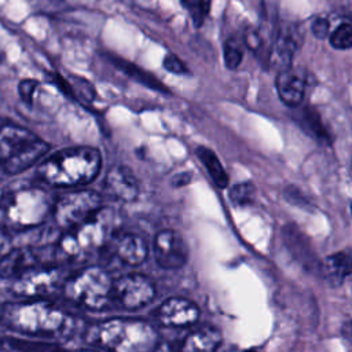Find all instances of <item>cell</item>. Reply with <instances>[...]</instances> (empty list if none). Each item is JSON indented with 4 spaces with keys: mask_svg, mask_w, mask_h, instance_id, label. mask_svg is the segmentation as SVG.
<instances>
[{
    "mask_svg": "<svg viewBox=\"0 0 352 352\" xmlns=\"http://www.w3.org/2000/svg\"><path fill=\"white\" fill-rule=\"evenodd\" d=\"M113 282L102 267H85L70 276L63 286L65 297L85 309L100 311L111 300Z\"/></svg>",
    "mask_w": 352,
    "mask_h": 352,
    "instance_id": "52a82bcc",
    "label": "cell"
},
{
    "mask_svg": "<svg viewBox=\"0 0 352 352\" xmlns=\"http://www.w3.org/2000/svg\"><path fill=\"white\" fill-rule=\"evenodd\" d=\"M323 267L333 280L341 282L352 274V250H341L327 256Z\"/></svg>",
    "mask_w": 352,
    "mask_h": 352,
    "instance_id": "ffe728a7",
    "label": "cell"
},
{
    "mask_svg": "<svg viewBox=\"0 0 352 352\" xmlns=\"http://www.w3.org/2000/svg\"><path fill=\"white\" fill-rule=\"evenodd\" d=\"M102 165L100 153L94 147H70L45 158L37 173L54 187H76L92 182Z\"/></svg>",
    "mask_w": 352,
    "mask_h": 352,
    "instance_id": "3957f363",
    "label": "cell"
},
{
    "mask_svg": "<svg viewBox=\"0 0 352 352\" xmlns=\"http://www.w3.org/2000/svg\"><path fill=\"white\" fill-rule=\"evenodd\" d=\"M76 318L45 300L3 304L1 323L12 331L43 340H67L76 331Z\"/></svg>",
    "mask_w": 352,
    "mask_h": 352,
    "instance_id": "6da1fadb",
    "label": "cell"
},
{
    "mask_svg": "<svg viewBox=\"0 0 352 352\" xmlns=\"http://www.w3.org/2000/svg\"><path fill=\"white\" fill-rule=\"evenodd\" d=\"M192 179V175L190 172H182V173H177L173 176L172 179V184L175 187H183L186 184H188Z\"/></svg>",
    "mask_w": 352,
    "mask_h": 352,
    "instance_id": "1f68e13d",
    "label": "cell"
},
{
    "mask_svg": "<svg viewBox=\"0 0 352 352\" xmlns=\"http://www.w3.org/2000/svg\"><path fill=\"white\" fill-rule=\"evenodd\" d=\"M0 352H7V349H6V344H3V342H0Z\"/></svg>",
    "mask_w": 352,
    "mask_h": 352,
    "instance_id": "e575fe53",
    "label": "cell"
},
{
    "mask_svg": "<svg viewBox=\"0 0 352 352\" xmlns=\"http://www.w3.org/2000/svg\"><path fill=\"white\" fill-rule=\"evenodd\" d=\"M330 45L336 50L344 51L352 48V25L348 22L340 23L329 36Z\"/></svg>",
    "mask_w": 352,
    "mask_h": 352,
    "instance_id": "cb8c5ba5",
    "label": "cell"
},
{
    "mask_svg": "<svg viewBox=\"0 0 352 352\" xmlns=\"http://www.w3.org/2000/svg\"><path fill=\"white\" fill-rule=\"evenodd\" d=\"M164 67L170 72V73H175V74H187L188 73V69L187 66L184 65V62L176 56L175 54H168L165 58H164V62H162Z\"/></svg>",
    "mask_w": 352,
    "mask_h": 352,
    "instance_id": "4316f807",
    "label": "cell"
},
{
    "mask_svg": "<svg viewBox=\"0 0 352 352\" xmlns=\"http://www.w3.org/2000/svg\"><path fill=\"white\" fill-rule=\"evenodd\" d=\"M184 10L188 12L195 28H199L209 15L212 0H180Z\"/></svg>",
    "mask_w": 352,
    "mask_h": 352,
    "instance_id": "603a6c76",
    "label": "cell"
},
{
    "mask_svg": "<svg viewBox=\"0 0 352 352\" xmlns=\"http://www.w3.org/2000/svg\"><path fill=\"white\" fill-rule=\"evenodd\" d=\"M198 316L199 309L197 304L182 297H170L165 300L157 311L160 323L168 327L190 326L197 322Z\"/></svg>",
    "mask_w": 352,
    "mask_h": 352,
    "instance_id": "5bb4252c",
    "label": "cell"
},
{
    "mask_svg": "<svg viewBox=\"0 0 352 352\" xmlns=\"http://www.w3.org/2000/svg\"><path fill=\"white\" fill-rule=\"evenodd\" d=\"M54 197L40 187H22L0 197V227L26 231L41 226L52 213Z\"/></svg>",
    "mask_w": 352,
    "mask_h": 352,
    "instance_id": "5b68a950",
    "label": "cell"
},
{
    "mask_svg": "<svg viewBox=\"0 0 352 352\" xmlns=\"http://www.w3.org/2000/svg\"><path fill=\"white\" fill-rule=\"evenodd\" d=\"M342 334H344L348 340H352V320L344 324V327H342Z\"/></svg>",
    "mask_w": 352,
    "mask_h": 352,
    "instance_id": "d6a6232c",
    "label": "cell"
},
{
    "mask_svg": "<svg viewBox=\"0 0 352 352\" xmlns=\"http://www.w3.org/2000/svg\"><path fill=\"white\" fill-rule=\"evenodd\" d=\"M351 212H352V204H351Z\"/></svg>",
    "mask_w": 352,
    "mask_h": 352,
    "instance_id": "f35d334b",
    "label": "cell"
},
{
    "mask_svg": "<svg viewBox=\"0 0 352 352\" xmlns=\"http://www.w3.org/2000/svg\"><path fill=\"white\" fill-rule=\"evenodd\" d=\"M223 56H224V65L227 69L234 70V69L239 67V65L242 63V59H243V52L235 38L230 37L224 41Z\"/></svg>",
    "mask_w": 352,
    "mask_h": 352,
    "instance_id": "484cf974",
    "label": "cell"
},
{
    "mask_svg": "<svg viewBox=\"0 0 352 352\" xmlns=\"http://www.w3.org/2000/svg\"><path fill=\"white\" fill-rule=\"evenodd\" d=\"M40 256L33 248H14L0 257V278L15 279L23 272L38 267Z\"/></svg>",
    "mask_w": 352,
    "mask_h": 352,
    "instance_id": "2e32d148",
    "label": "cell"
},
{
    "mask_svg": "<svg viewBox=\"0 0 352 352\" xmlns=\"http://www.w3.org/2000/svg\"><path fill=\"white\" fill-rule=\"evenodd\" d=\"M301 124L304 128L318 140L322 143H330L331 136L327 132L324 124L322 122V118L319 113L312 107H305L301 110Z\"/></svg>",
    "mask_w": 352,
    "mask_h": 352,
    "instance_id": "44dd1931",
    "label": "cell"
},
{
    "mask_svg": "<svg viewBox=\"0 0 352 352\" xmlns=\"http://www.w3.org/2000/svg\"><path fill=\"white\" fill-rule=\"evenodd\" d=\"M275 87L280 100L286 106L297 107L304 100L307 78L302 72L289 67L278 73L275 78Z\"/></svg>",
    "mask_w": 352,
    "mask_h": 352,
    "instance_id": "e0dca14e",
    "label": "cell"
},
{
    "mask_svg": "<svg viewBox=\"0 0 352 352\" xmlns=\"http://www.w3.org/2000/svg\"><path fill=\"white\" fill-rule=\"evenodd\" d=\"M50 144L19 125L0 126V176L16 175L41 160Z\"/></svg>",
    "mask_w": 352,
    "mask_h": 352,
    "instance_id": "8992f818",
    "label": "cell"
},
{
    "mask_svg": "<svg viewBox=\"0 0 352 352\" xmlns=\"http://www.w3.org/2000/svg\"><path fill=\"white\" fill-rule=\"evenodd\" d=\"M228 198L235 206L250 205L256 198V186L250 182L234 184L228 191Z\"/></svg>",
    "mask_w": 352,
    "mask_h": 352,
    "instance_id": "7402d4cb",
    "label": "cell"
},
{
    "mask_svg": "<svg viewBox=\"0 0 352 352\" xmlns=\"http://www.w3.org/2000/svg\"><path fill=\"white\" fill-rule=\"evenodd\" d=\"M243 352H257V351H254V349H248V351H243Z\"/></svg>",
    "mask_w": 352,
    "mask_h": 352,
    "instance_id": "74e56055",
    "label": "cell"
},
{
    "mask_svg": "<svg viewBox=\"0 0 352 352\" xmlns=\"http://www.w3.org/2000/svg\"><path fill=\"white\" fill-rule=\"evenodd\" d=\"M91 344L110 352H153L158 344L157 331L139 319L113 318L95 323L88 333Z\"/></svg>",
    "mask_w": 352,
    "mask_h": 352,
    "instance_id": "277c9868",
    "label": "cell"
},
{
    "mask_svg": "<svg viewBox=\"0 0 352 352\" xmlns=\"http://www.w3.org/2000/svg\"><path fill=\"white\" fill-rule=\"evenodd\" d=\"M154 257L162 268H180L188 258V248L177 231L162 230L154 238Z\"/></svg>",
    "mask_w": 352,
    "mask_h": 352,
    "instance_id": "8fae6325",
    "label": "cell"
},
{
    "mask_svg": "<svg viewBox=\"0 0 352 352\" xmlns=\"http://www.w3.org/2000/svg\"><path fill=\"white\" fill-rule=\"evenodd\" d=\"M102 197L92 190L72 191L55 201L54 219L59 228L66 231L92 217L102 206Z\"/></svg>",
    "mask_w": 352,
    "mask_h": 352,
    "instance_id": "ba28073f",
    "label": "cell"
},
{
    "mask_svg": "<svg viewBox=\"0 0 352 352\" xmlns=\"http://www.w3.org/2000/svg\"><path fill=\"white\" fill-rule=\"evenodd\" d=\"M155 297V286L142 274H126L113 283L111 298L125 309H139Z\"/></svg>",
    "mask_w": 352,
    "mask_h": 352,
    "instance_id": "9c48e42d",
    "label": "cell"
},
{
    "mask_svg": "<svg viewBox=\"0 0 352 352\" xmlns=\"http://www.w3.org/2000/svg\"><path fill=\"white\" fill-rule=\"evenodd\" d=\"M1 314H3V304H0V320H1Z\"/></svg>",
    "mask_w": 352,
    "mask_h": 352,
    "instance_id": "d590c367",
    "label": "cell"
},
{
    "mask_svg": "<svg viewBox=\"0 0 352 352\" xmlns=\"http://www.w3.org/2000/svg\"><path fill=\"white\" fill-rule=\"evenodd\" d=\"M36 87H37V81H34V80H23V81H21L19 87H18L21 99L28 102V103H30Z\"/></svg>",
    "mask_w": 352,
    "mask_h": 352,
    "instance_id": "f1b7e54d",
    "label": "cell"
},
{
    "mask_svg": "<svg viewBox=\"0 0 352 352\" xmlns=\"http://www.w3.org/2000/svg\"><path fill=\"white\" fill-rule=\"evenodd\" d=\"M153 352H172V349H170V346L168 344L162 342V344H157L155 348L153 349Z\"/></svg>",
    "mask_w": 352,
    "mask_h": 352,
    "instance_id": "836d02e7",
    "label": "cell"
},
{
    "mask_svg": "<svg viewBox=\"0 0 352 352\" xmlns=\"http://www.w3.org/2000/svg\"><path fill=\"white\" fill-rule=\"evenodd\" d=\"M122 66V69L125 70L126 74H129L131 77L139 80L142 84H146L147 87L153 88V89H157V91H165L168 92V88L165 85L161 84V81H158L154 76L146 73L144 70H142L140 67L135 66V65H131V63H126V62H121L120 63V67Z\"/></svg>",
    "mask_w": 352,
    "mask_h": 352,
    "instance_id": "d4e9b609",
    "label": "cell"
},
{
    "mask_svg": "<svg viewBox=\"0 0 352 352\" xmlns=\"http://www.w3.org/2000/svg\"><path fill=\"white\" fill-rule=\"evenodd\" d=\"M78 352H95V351H88V349H82V351H78Z\"/></svg>",
    "mask_w": 352,
    "mask_h": 352,
    "instance_id": "8d00e7d4",
    "label": "cell"
},
{
    "mask_svg": "<svg viewBox=\"0 0 352 352\" xmlns=\"http://www.w3.org/2000/svg\"><path fill=\"white\" fill-rule=\"evenodd\" d=\"M245 43L252 51H258L263 45V40L260 34L253 29H246L245 32Z\"/></svg>",
    "mask_w": 352,
    "mask_h": 352,
    "instance_id": "f546056e",
    "label": "cell"
},
{
    "mask_svg": "<svg viewBox=\"0 0 352 352\" xmlns=\"http://www.w3.org/2000/svg\"><path fill=\"white\" fill-rule=\"evenodd\" d=\"M106 248L111 256L125 265H139L147 258V243L146 241L132 232L114 234Z\"/></svg>",
    "mask_w": 352,
    "mask_h": 352,
    "instance_id": "7c38bea8",
    "label": "cell"
},
{
    "mask_svg": "<svg viewBox=\"0 0 352 352\" xmlns=\"http://www.w3.org/2000/svg\"><path fill=\"white\" fill-rule=\"evenodd\" d=\"M104 191L114 199L131 202L139 195V183L129 168L116 165L106 175Z\"/></svg>",
    "mask_w": 352,
    "mask_h": 352,
    "instance_id": "9a60e30c",
    "label": "cell"
},
{
    "mask_svg": "<svg viewBox=\"0 0 352 352\" xmlns=\"http://www.w3.org/2000/svg\"><path fill=\"white\" fill-rule=\"evenodd\" d=\"M11 235L10 231L0 227V257L4 256L11 249Z\"/></svg>",
    "mask_w": 352,
    "mask_h": 352,
    "instance_id": "4dcf8cb0",
    "label": "cell"
},
{
    "mask_svg": "<svg viewBox=\"0 0 352 352\" xmlns=\"http://www.w3.org/2000/svg\"><path fill=\"white\" fill-rule=\"evenodd\" d=\"M301 41H302V36L296 26L293 25L282 26L278 30L276 37L272 43V47L270 51V63L274 67L279 69V72L289 69L294 58V54L301 45Z\"/></svg>",
    "mask_w": 352,
    "mask_h": 352,
    "instance_id": "4fadbf2b",
    "label": "cell"
},
{
    "mask_svg": "<svg viewBox=\"0 0 352 352\" xmlns=\"http://www.w3.org/2000/svg\"><path fill=\"white\" fill-rule=\"evenodd\" d=\"M311 30L316 38L319 40L324 38L329 34V21L324 16H316L312 21Z\"/></svg>",
    "mask_w": 352,
    "mask_h": 352,
    "instance_id": "83f0119b",
    "label": "cell"
},
{
    "mask_svg": "<svg viewBox=\"0 0 352 352\" xmlns=\"http://www.w3.org/2000/svg\"><path fill=\"white\" fill-rule=\"evenodd\" d=\"M195 154L198 155L201 164L206 168L209 176L212 177L213 183L219 187V188H226L228 186L230 182V176L226 172L224 166L221 165L219 157L208 147L199 146L195 151Z\"/></svg>",
    "mask_w": 352,
    "mask_h": 352,
    "instance_id": "d6986e66",
    "label": "cell"
},
{
    "mask_svg": "<svg viewBox=\"0 0 352 352\" xmlns=\"http://www.w3.org/2000/svg\"><path fill=\"white\" fill-rule=\"evenodd\" d=\"M62 280V271L56 267H34L12 279L11 292L28 298H38L54 293Z\"/></svg>",
    "mask_w": 352,
    "mask_h": 352,
    "instance_id": "30bf717a",
    "label": "cell"
},
{
    "mask_svg": "<svg viewBox=\"0 0 352 352\" xmlns=\"http://www.w3.org/2000/svg\"><path fill=\"white\" fill-rule=\"evenodd\" d=\"M219 329L205 326L191 331L182 344V352H214L221 344Z\"/></svg>",
    "mask_w": 352,
    "mask_h": 352,
    "instance_id": "ac0fdd59",
    "label": "cell"
},
{
    "mask_svg": "<svg viewBox=\"0 0 352 352\" xmlns=\"http://www.w3.org/2000/svg\"><path fill=\"white\" fill-rule=\"evenodd\" d=\"M116 216L110 208H100L92 217L67 230L58 241L55 258L60 263H78L104 249L114 232Z\"/></svg>",
    "mask_w": 352,
    "mask_h": 352,
    "instance_id": "7a4b0ae2",
    "label": "cell"
}]
</instances>
